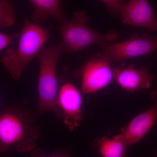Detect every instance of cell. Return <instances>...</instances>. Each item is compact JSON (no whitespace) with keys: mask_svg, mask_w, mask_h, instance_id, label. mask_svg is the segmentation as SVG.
Wrapping results in <instances>:
<instances>
[{"mask_svg":"<svg viewBox=\"0 0 157 157\" xmlns=\"http://www.w3.org/2000/svg\"><path fill=\"white\" fill-rule=\"evenodd\" d=\"M111 61L101 52L90 59L82 69L81 92L83 94L95 92L106 87L112 81L113 71Z\"/></svg>","mask_w":157,"mask_h":157,"instance_id":"6","label":"cell"},{"mask_svg":"<svg viewBox=\"0 0 157 157\" xmlns=\"http://www.w3.org/2000/svg\"><path fill=\"white\" fill-rule=\"evenodd\" d=\"M113 77L121 87L128 91L149 88L154 76L146 66L136 69L133 65L122 64L113 71Z\"/></svg>","mask_w":157,"mask_h":157,"instance_id":"10","label":"cell"},{"mask_svg":"<svg viewBox=\"0 0 157 157\" xmlns=\"http://www.w3.org/2000/svg\"><path fill=\"white\" fill-rule=\"evenodd\" d=\"M33 151L32 157H67L64 155H53L49 156L44 157L41 155V154H42L41 151H40V155H39L38 150L34 151V150Z\"/></svg>","mask_w":157,"mask_h":157,"instance_id":"16","label":"cell"},{"mask_svg":"<svg viewBox=\"0 0 157 157\" xmlns=\"http://www.w3.org/2000/svg\"><path fill=\"white\" fill-rule=\"evenodd\" d=\"M94 145L103 157H126L129 145L121 134L113 139L106 137L95 140Z\"/></svg>","mask_w":157,"mask_h":157,"instance_id":"12","label":"cell"},{"mask_svg":"<svg viewBox=\"0 0 157 157\" xmlns=\"http://www.w3.org/2000/svg\"><path fill=\"white\" fill-rule=\"evenodd\" d=\"M89 18L84 11H76L71 19L61 23L59 31L65 52L75 53L90 45H100L118 39L119 34L115 31L104 34L90 28L87 25Z\"/></svg>","mask_w":157,"mask_h":157,"instance_id":"4","label":"cell"},{"mask_svg":"<svg viewBox=\"0 0 157 157\" xmlns=\"http://www.w3.org/2000/svg\"><path fill=\"white\" fill-rule=\"evenodd\" d=\"M20 33L6 34L0 33V51L6 48L17 38H19Z\"/></svg>","mask_w":157,"mask_h":157,"instance_id":"15","label":"cell"},{"mask_svg":"<svg viewBox=\"0 0 157 157\" xmlns=\"http://www.w3.org/2000/svg\"><path fill=\"white\" fill-rule=\"evenodd\" d=\"M64 52V47L61 42L49 47L44 45L38 54L40 69L37 109L41 113H53L59 118L62 115L57 104L59 89L56 68L59 58Z\"/></svg>","mask_w":157,"mask_h":157,"instance_id":"3","label":"cell"},{"mask_svg":"<svg viewBox=\"0 0 157 157\" xmlns=\"http://www.w3.org/2000/svg\"><path fill=\"white\" fill-rule=\"evenodd\" d=\"M15 22L14 6L8 0H0V28L10 27Z\"/></svg>","mask_w":157,"mask_h":157,"instance_id":"13","label":"cell"},{"mask_svg":"<svg viewBox=\"0 0 157 157\" xmlns=\"http://www.w3.org/2000/svg\"><path fill=\"white\" fill-rule=\"evenodd\" d=\"M16 48L7 49L1 58V62L11 77L19 80L23 73L34 57L49 38V29L25 18L20 33Z\"/></svg>","mask_w":157,"mask_h":157,"instance_id":"1","label":"cell"},{"mask_svg":"<svg viewBox=\"0 0 157 157\" xmlns=\"http://www.w3.org/2000/svg\"><path fill=\"white\" fill-rule=\"evenodd\" d=\"M57 104L65 125L72 131L82 119L81 93L70 82H64L59 89Z\"/></svg>","mask_w":157,"mask_h":157,"instance_id":"7","label":"cell"},{"mask_svg":"<svg viewBox=\"0 0 157 157\" xmlns=\"http://www.w3.org/2000/svg\"><path fill=\"white\" fill-rule=\"evenodd\" d=\"M151 98L153 106L139 114L122 129L121 135L129 146L137 143L149 132L157 119V90L153 92Z\"/></svg>","mask_w":157,"mask_h":157,"instance_id":"9","label":"cell"},{"mask_svg":"<svg viewBox=\"0 0 157 157\" xmlns=\"http://www.w3.org/2000/svg\"><path fill=\"white\" fill-rule=\"evenodd\" d=\"M39 135L38 127L23 110L9 109L0 114V152L12 147L21 153L34 150Z\"/></svg>","mask_w":157,"mask_h":157,"instance_id":"2","label":"cell"},{"mask_svg":"<svg viewBox=\"0 0 157 157\" xmlns=\"http://www.w3.org/2000/svg\"><path fill=\"white\" fill-rule=\"evenodd\" d=\"M101 52L111 61L120 62L137 56L148 55L157 48V35L134 34L123 42L100 45Z\"/></svg>","mask_w":157,"mask_h":157,"instance_id":"5","label":"cell"},{"mask_svg":"<svg viewBox=\"0 0 157 157\" xmlns=\"http://www.w3.org/2000/svg\"><path fill=\"white\" fill-rule=\"evenodd\" d=\"M123 23L157 32V19L147 0H129L122 7Z\"/></svg>","mask_w":157,"mask_h":157,"instance_id":"8","label":"cell"},{"mask_svg":"<svg viewBox=\"0 0 157 157\" xmlns=\"http://www.w3.org/2000/svg\"><path fill=\"white\" fill-rule=\"evenodd\" d=\"M107 7V10L113 14H120L125 0H100Z\"/></svg>","mask_w":157,"mask_h":157,"instance_id":"14","label":"cell"},{"mask_svg":"<svg viewBox=\"0 0 157 157\" xmlns=\"http://www.w3.org/2000/svg\"><path fill=\"white\" fill-rule=\"evenodd\" d=\"M34 8L32 20L37 24L45 23L52 17L61 24L66 20L59 0H28Z\"/></svg>","mask_w":157,"mask_h":157,"instance_id":"11","label":"cell"}]
</instances>
